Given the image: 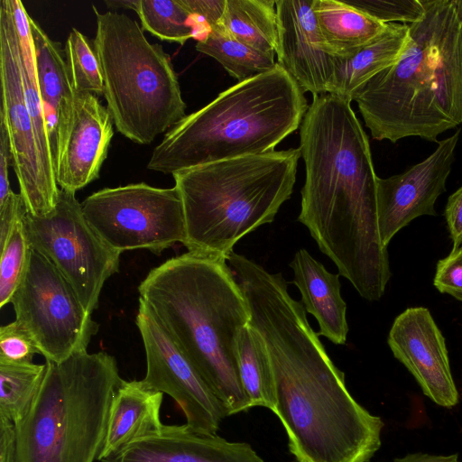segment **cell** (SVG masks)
<instances>
[{
    "instance_id": "cell-1",
    "label": "cell",
    "mask_w": 462,
    "mask_h": 462,
    "mask_svg": "<svg viewBox=\"0 0 462 462\" xmlns=\"http://www.w3.org/2000/svg\"><path fill=\"white\" fill-rule=\"evenodd\" d=\"M228 264L246 300L249 325L270 356L276 406L296 462H368L381 447L382 419L348 392L301 302L281 273L235 253Z\"/></svg>"
},
{
    "instance_id": "cell-2",
    "label": "cell",
    "mask_w": 462,
    "mask_h": 462,
    "mask_svg": "<svg viewBox=\"0 0 462 462\" xmlns=\"http://www.w3.org/2000/svg\"><path fill=\"white\" fill-rule=\"evenodd\" d=\"M299 149L305 181L298 220L362 298L380 300L391 272L378 227V177L351 101L330 93L313 97Z\"/></svg>"
},
{
    "instance_id": "cell-3",
    "label": "cell",
    "mask_w": 462,
    "mask_h": 462,
    "mask_svg": "<svg viewBox=\"0 0 462 462\" xmlns=\"http://www.w3.org/2000/svg\"><path fill=\"white\" fill-rule=\"evenodd\" d=\"M138 291L227 415L251 409L236 361L250 313L226 259L188 251L152 269Z\"/></svg>"
},
{
    "instance_id": "cell-4",
    "label": "cell",
    "mask_w": 462,
    "mask_h": 462,
    "mask_svg": "<svg viewBox=\"0 0 462 462\" xmlns=\"http://www.w3.org/2000/svg\"><path fill=\"white\" fill-rule=\"evenodd\" d=\"M421 1L402 57L352 96L378 141L437 142L462 124V1Z\"/></svg>"
},
{
    "instance_id": "cell-5",
    "label": "cell",
    "mask_w": 462,
    "mask_h": 462,
    "mask_svg": "<svg viewBox=\"0 0 462 462\" xmlns=\"http://www.w3.org/2000/svg\"><path fill=\"white\" fill-rule=\"evenodd\" d=\"M304 93L278 64L237 82L186 116L158 144L147 168L164 174L275 151L308 109Z\"/></svg>"
},
{
    "instance_id": "cell-6",
    "label": "cell",
    "mask_w": 462,
    "mask_h": 462,
    "mask_svg": "<svg viewBox=\"0 0 462 462\" xmlns=\"http://www.w3.org/2000/svg\"><path fill=\"white\" fill-rule=\"evenodd\" d=\"M299 148L222 160L172 174L184 209L188 251L226 259L272 223L293 191Z\"/></svg>"
},
{
    "instance_id": "cell-7",
    "label": "cell",
    "mask_w": 462,
    "mask_h": 462,
    "mask_svg": "<svg viewBox=\"0 0 462 462\" xmlns=\"http://www.w3.org/2000/svg\"><path fill=\"white\" fill-rule=\"evenodd\" d=\"M46 365L34 402L14 424L13 462L98 460L113 397L123 382L116 358L86 350Z\"/></svg>"
},
{
    "instance_id": "cell-8",
    "label": "cell",
    "mask_w": 462,
    "mask_h": 462,
    "mask_svg": "<svg viewBox=\"0 0 462 462\" xmlns=\"http://www.w3.org/2000/svg\"><path fill=\"white\" fill-rule=\"evenodd\" d=\"M93 41L104 91L116 130L151 143L185 116L186 104L171 58L151 43L137 22L115 11L99 13Z\"/></svg>"
},
{
    "instance_id": "cell-9",
    "label": "cell",
    "mask_w": 462,
    "mask_h": 462,
    "mask_svg": "<svg viewBox=\"0 0 462 462\" xmlns=\"http://www.w3.org/2000/svg\"><path fill=\"white\" fill-rule=\"evenodd\" d=\"M84 215L114 250L146 249L156 254L176 244L186 245L182 201L177 188L146 183L106 188L81 203Z\"/></svg>"
},
{
    "instance_id": "cell-10",
    "label": "cell",
    "mask_w": 462,
    "mask_h": 462,
    "mask_svg": "<svg viewBox=\"0 0 462 462\" xmlns=\"http://www.w3.org/2000/svg\"><path fill=\"white\" fill-rule=\"evenodd\" d=\"M25 226L31 246L54 264L92 314L105 282L119 270L121 254L94 230L75 193L62 189L53 211L26 213Z\"/></svg>"
},
{
    "instance_id": "cell-11",
    "label": "cell",
    "mask_w": 462,
    "mask_h": 462,
    "mask_svg": "<svg viewBox=\"0 0 462 462\" xmlns=\"http://www.w3.org/2000/svg\"><path fill=\"white\" fill-rule=\"evenodd\" d=\"M11 303L15 319L32 335L46 361L60 363L86 351L99 328L69 282L32 247Z\"/></svg>"
},
{
    "instance_id": "cell-12",
    "label": "cell",
    "mask_w": 462,
    "mask_h": 462,
    "mask_svg": "<svg viewBox=\"0 0 462 462\" xmlns=\"http://www.w3.org/2000/svg\"><path fill=\"white\" fill-rule=\"evenodd\" d=\"M0 118L6 126L20 194L27 213L44 217L55 208L60 188L38 148L22 82L18 32L6 0L0 3Z\"/></svg>"
},
{
    "instance_id": "cell-13",
    "label": "cell",
    "mask_w": 462,
    "mask_h": 462,
    "mask_svg": "<svg viewBox=\"0 0 462 462\" xmlns=\"http://www.w3.org/2000/svg\"><path fill=\"white\" fill-rule=\"evenodd\" d=\"M135 322L146 356L143 384L171 397L183 412L185 424L190 430L217 434L222 420L228 417L221 402L141 300Z\"/></svg>"
},
{
    "instance_id": "cell-14",
    "label": "cell",
    "mask_w": 462,
    "mask_h": 462,
    "mask_svg": "<svg viewBox=\"0 0 462 462\" xmlns=\"http://www.w3.org/2000/svg\"><path fill=\"white\" fill-rule=\"evenodd\" d=\"M460 130L438 142L435 151L405 172L377 179L379 234L387 246L393 236L423 215H436L435 202L446 190Z\"/></svg>"
},
{
    "instance_id": "cell-15",
    "label": "cell",
    "mask_w": 462,
    "mask_h": 462,
    "mask_svg": "<svg viewBox=\"0 0 462 462\" xmlns=\"http://www.w3.org/2000/svg\"><path fill=\"white\" fill-rule=\"evenodd\" d=\"M387 341L427 397L446 408L458 402L445 339L428 309L414 307L401 313Z\"/></svg>"
},
{
    "instance_id": "cell-16",
    "label": "cell",
    "mask_w": 462,
    "mask_h": 462,
    "mask_svg": "<svg viewBox=\"0 0 462 462\" xmlns=\"http://www.w3.org/2000/svg\"><path fill=\"white\" fill-rule=\"evenodd\" d=\"M315 0H277V63L303 93L327 94L336 57L327 51L314 13Z\"/></svg>"
},
{
    "instance_id": "cell-17",
    "label": "cell",
    "mask_w": 462,
    "mask_h": 462,
    "mask_svg": "<svg viewBox=\"0 0 462 462\" xmlns=\"http://www.w3.org/2000/svg\"><path fill=\"white\" fill-rule=\"evenodd\" d=\"M100 462H264L246 442L198 433L186 424L165 425Z\"/></svg>"
},
{
    "instance_id": "cell-18",
    "label": "cell",
    "mask_w": 462,
    "mask_h": 462,
    "mask_svg": "<svg viewBox=\"0 0 462 462\" xmlns=\"http://www.w3.org/2000/svg\"><path fill=\"white\" fill-rule=\"evenodd\" d=\"M113 123L96 94L76 93L71 130L55 172L60 189L76 193L99 177L114 134Z\"/></svg>"
},
{
    "instance_id": "cell-19",
    "label": "cell",
    "mask_w": 462,
    "mask_h": 462,
    "mask_svg": "<svg viewBox=\"0 0 462 462\" xmlns=\"http://www.w3.org/2000/svg\"><path fill=\"white\" fill-rule=\"evenodd\" d=\"M29 23L38 87L56 172L73 123L76 92L70 80L65 51L31 17Z\"/></svg>"
},
{
    "instance_id": "cell-20",
    "label": "cell",
    "mask_w": 462,
    "mask_h": 462,
    "mask_svg": "<svg viewBox=\"0 0 462 462\" xmlns=\"http://www.w3.org/2000/svg\"><path fill=\"white\" fill-rule=\"evenodd\" d=\"M290 267L306 312L318 321L317 334L333 344H346L348 325L346 304L340 294V275L329 273L305 249L296 252Z\"/></svg>"
},
{
    "instance_id": "cell-21",
    "label": "cell",
    "mask_w": 462,
    "mask_h": 462,
    "mask_svg": "<svg viewBox=\"0 0 462 462\" xmlns=\"http://www.w3.org/2000/svg\"><path fill=\"white\" fill-rule=\"evenodd\" d=\"M162 401V393L146 388L141 380H123L113 397L98 461L131 442L159 431L163 426L161 420Z\"/></svg>"
},
{
    "instance_id": "cell-22",
    "label": "cell",
    "mask_w": 462,
    "mask_h": 462,
    "mask_svg": "<svg viewBox=\"0 0 462 462\" xmlns=\"http://www.w3.org/2000/svg\"><path fill=\"white\" fill-rule=\"evenodd\" d=\"M408 37L409 24L389 23L378 36L352 57H336L335 72L328 93L352 101L353 94L362 85L402 57Z\"/></svg>"
},
{
    "instance_id": "cell-23",
    "label": "cell",
    "mask_w": 462,
    "mask_h": 462,
    "mask_svg": "<svg viewBox=\"0 0 462 462\" xmlns=\"http://www.w3.org/2000/svg\"><path fill=\"white\" fill-rule=\"evenodd\" d=\"M314 13L327 51L340 59L352 57L386 26L341 0H315Z\"/></svg>"
},
{
    "instance_id": "cell-24",
    "label": "cell",
    "mask_w": 462,
    "mask_h": 462,
    "mask_svg": "<svg viewBox=\"0 0 462 462\" xmlns=\"http://www.w3.org/2000/svg\"><path fill=\"white\" fill-rule=\"evenodd\" d=\"M222 24L236 40L274 58L278 38L275 1L226 0Z\"/></svg>"
},
{
    "instance_id": "cell-25",
    "label": "cell",
    "mask_w": 462,
    "mask_h": 462,
    "mask_svg": "<svg viewBox=\"0 0 462 462\" xmlns=\"http://www.w3.org/2000/svg\"><path fill=\"white\" fill-rule=\"evenodd\" d=\"M236 361L251 408L264 407L273 412L276 396L270 356L262 336L249 324L238 335Z\"/></svg>"
},
{
    "instance_id": "cell-26",
    "label": "cell",
    "mask_w": 462,
    "mask_h": 462,
    "mask_svg": "<svg viewBox=\"0 0 462 462\" xmlns=\"http://www.w3.org/2000/svg\"><path fill=\"white\" fill-rule=\"evenodd\" d=\"M195 48L217 60L238 82L263 74L277 63L274 58L233 38L223 24L210 28Z\"/></svg>"
},
{
    "instance_id": "cell-27",
    "label": "cell",
    "mask_w": 462,
    "mask_h": 462,
    "mask_svg": "<svg viewBox=\"0 0 462 462\" xmlns=\"http://www.w3.org/2000/svg\"><path fill=\"white\" fill-rule=\"evenodd\" d=\"M46 370V363H0V418L15 424L28 413Z\"/></svg>"
},
{
    "instance_id": "cell-28",
    "label": "cell",
    "mask_w": 462,
    "mask_h": 462,
    "mask_svg": "<svg viewBox=\"0 0 462 462\" xmlns=\"http://www.w3.org/2000/svg\"><path fill=\"white\" fill-rule=\"evenodd\" d=\"M137 14L142 29L161 40L183 44L196 35L181 0H141Z\"/></svg>"
},
{
    "instance_id": "cell-29",
    "label": "cell",
    "mask_w": 462,
    "mask_h": 462,
    "mask_svg": "<svg viewBox=\"0 0 462 462\" xmlns=\"http://www.w3.org/2000/svg\"><path fill=\"white\" fill-rule=\"evenodd\" d=\"M26 213L16 219L6 241L0 246V308L11 303L30 260L32 246L25 226Z\"/></svg>"
},
{
    "instance_id": "cell-30",
    "label": "cell",
    "mask_w": 462,
    "mask_h": 462,
    "mask_svg": "<svg viewBox=\"0 0 462 462\" xmlns=\"http://www.w3.org/2000/svg\"><path fill=\"white\" fill-rule=\"evenodd\" d=\"M64 51L75 92L103 95V77L93 42L78 29L72 28Z\"/></svg>"
},
{
    "instance_id": "cell-31",
    "label": "cell",
    "mask_w": 462,
    "mask_h": 462,
    "mask_svg": "<svg viewBox=\"0 0 462 462\" xmlns=\"http://www.w3.org/2000/svg\"><path fill=\"white\" fill-rule=\"evenodd\" d=\"M377 21L411 24L424 14L421 0H341Z\"/></svg>"
},
{
    "instance_id": "cell-32",
    "label": "cell",
    "mask_w": 462,
    "mask_h": 462,
    "mask_svg": "<svg viewBox=\"0 0 462 462\" xmlns=\"http://www.w3.org/2000/svg\"><path fill=\"white\" fill-rule=\"evenodd\" d=\"M41 354L28 330L16 319L0 328V363L30 364Z\"/></svg>"
},
{
    "instance_id": "cell-33",
    "label": "cell",
    "mask_w": 462,
    "mask_h": 462,
    "mask_svg": "<svg viewBox=\"0 0 462 462\" xmlns=\"http://www.w3.org/2000/svg\"><path fill=\"white\" fill-rule=\"evenodd\" d=\"M435 287L462 301V246L454 248L437 264Z\"/></svg>"
},
{
    "instance_id": "cell-34",
    "label": "cell",
    "mask_w": 462,
    "mask_h": 462,
    "mask_svg": "<svg viewBox=\"0 0 462 462\" xmlns=\"http://www.w3.org/2000/svg\"><path fill=\"white\" fill-rule=\"evenodd\" d=\"M192 16V20L202 22L208 33L210 28L222 24L226 0H181Z\"/></svg>"
},
{
    "instance_id": "cell-35",
    "label": "cell",
    "mask_w": 462,
    "mask_h": 462,
    "mask_svg": "<svg viewBox=\"0 0 462 462\" xmlns=\"http://www.w3.org/2000/svg\"><path fill=\"white\" fill-rule=\"evenodd\" d=\"M27 212L21 194L12 191L0 202V246L6 241L16 219Z\"/></svg>"
},
{
    "instance_id": "cell-36",
    "label": "cell",
    "mask_w": 462,
    "mask_h": 462,
    "mask_svg": "<svg viewBox=\"0 0 462 462\" xmlns=\"http://www.w3.org/2000/svg\"><path fill=\"white\" fill-rule=\"evenodd\" d=\"M445 217L454 248L462 246V186L449 196Z\"/></svg>"
},
{
    "instance_id": "cell-37",
    "label": "cell",
    "mask_w": 462,
    "mask_h": 462,
    "mask_svg": "<svg viewBox=\"0 0 462 462\" xmlns=\"http://www.w3.org/2000/svg\"><path fill=\"white\" fill-rule=\"evenodd\" d=\"M12 164V153L6 126L0 118V202L13 191L9 181V165Z\"/></svg>"
},
{
    "instance_id": "cell-38",
    "label": "cell",
    "mask_w": 462,
    "mask_h": 462,
    "mask_svg": "<svg viewBox=\"0 0 462 462\" xmlns=\"http://www.w3.org/2000/svg\"><path fill=\"white\" fill-rule=\"evenodd\" d=\"M14 449V424L0 418V462H13Z\"/></svg>"
},
{
    "instance_id": "cell-39",
    "label": "cell",
    "mask_w": 462,
    "mask_h": 462,
    "mask_svg": "<svg viewBox=\"0 0 462 462\" xmlns=\"http://www.w3.org/2000/svg\"><path fill=\"white\" fill-rule=\"evenodd\" d=\"M393 462H458L457 454L442 456L426 453L408 454L402 458H395Z\"/></svg>"
},
{
    "instance_id": "cell-40",
    "label": "cell",
    "mask_w": 462,
    "mask_h": 462,
    "mask_svg": "<svg viewBox=\"0 0 462 462\" xmlns=\"http://www.w3.org/2000/svg\"><path fill=\"white\" fill-rule=\"evenodd\" d=\"M141 0H106L105 4L110 9H131L137 13Z\"/></svg>"
},
{
    "instance_id": "cell-41",
    "label": "cell",
    "mask_w": 462,
    "mask_h": 462,
    "mask_svg": "<svg viewBox=\"0 0 462 462\" xmlns=\"http://www.w3.org/2000/svg\"><path fill=\"white\" fill-rule=\"evenodd\" d=\"M462 1V0H461Z\"/></svg>"
}]
</instances>
